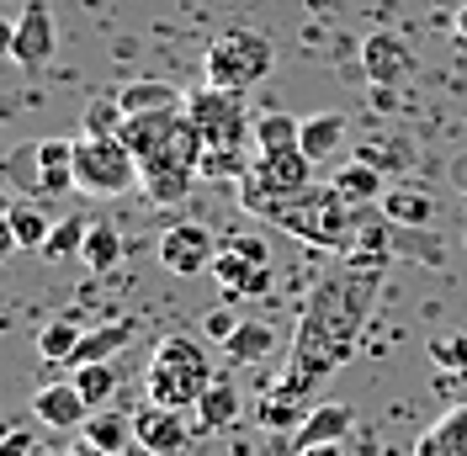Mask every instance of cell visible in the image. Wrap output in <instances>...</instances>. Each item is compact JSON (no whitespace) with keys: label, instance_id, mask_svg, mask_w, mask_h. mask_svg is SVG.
Segmentation results:
<instances>
[{"label":"cell","instance_id":"1f68e13d","mask_svg":"<svg viewBox=\"0 0 467 456\" xmlns=\"http://www.w3.org/2000/svg\"><path fill=\"white\" fill-rule=\"evenodd\" d=\"M192 186H197V171H144L139 181V192H144L154 207H175V202L192 197Z\"/></svg>","mask_w":467,"mask_h":456},{"label":"cell","instance_id":"7c38bea8","mask_svg":"<svg viewBox=\"0 0 467 456\" xmlns=\"http://www.w3.org/2000/svg\"><path fill=\"white\" fill-rule=\"evenodd\" d=\"M213 282L223 286L229 303H250V297H265L276 276H271V265H255V260H244L239 250H218V260H213Z\"/></svg>","mask_w":467,"mask_h":456},{"label":"cell","instance_id":"ab89813d","mask_svg":"<svg viewBox=\"0 0 467 456\" xmlns=\"http://www.w3.org/2000/svg\"><path fill=\"white\" fill-rule=\"evenodd\" d=\"M297 456H346V440H324V446H303Z\"/></svg>","mask_w":467,"mask_h":456},{"label":"cell","instance_id":"f546056e","mask_svg":"<svg viewBox=\"0 0 467 456\" xmlns=\"http://www.w3.org/2000/svg\"><path fill=\"white\" fill-rule=\"evenodd\" d=\"M122 122H128L122 96H117V90H101V96H90L86 112H80V133H90V139H117Z\"/></svg>","mask_w":467,"mask_h":456},{"label":"cell","instance_id":"603a6c76","mask_svg":"<svg viewBox=\"0 0 467 456\" xmlns=\"http://www.w3.org/2000/svg\"><path fill=\"white\" fill-rule=\"evenodd\" d=\"M122 96V112L139 117V112H181L186 107V96L171 86V80H133V86H117Z\"/></svg>","mask_w":467,"mask_h":456},{"label":"cell","instance_id":"e0dca14e","mask_svg":"<svg viewBox=\"0 0 467 456\" xmlns=\"http://www.w3.org/2000/svg\"><path fill=\"white\" fill-rule=\"evenodd\" d=\"M346 117L340 112H314L303 117V133H297V143H303V154L314 160V165H329L340 149H346Z\"/></svg>","mask_w":467,"mask_h":456},{"label":"cell","instance_id":"8d00e7d4","mask_svg":"<svg viewBox=\"0 0 467 456\" xmlns=\"http://www.w3.org/2000/svg\"><path fill=\"white\" fill-rule=\"evenodd\" d=\"M223 250H239V255L255 260V265H271V250H265V239H261V233H244V228L223 233Z\"/></svg>","mask_w":467,"mask_h":456},{"label":"cell","instance_id":"83f0119b","mask_svg":"<svg viewBox=\"0 0 467 456\" xmlns=\"http://www.w3.org/2000/svg\"><path fill=\"white\" fill-rule=\"evenodd\" d=\"M250 165H255V143H239V149H202V165H197V175L202 181H244L250 175Z\"/></svg>","mask_w":467,"mask_h":456},{"label":"cell","instance_id":"4dcf8cb0","mask_svg":"<svg viewBox=\"0 0 467 456\" xmlns=\"http://www.w3.org/2000/svg\"><path fill=\"white\" fill-rule=\"evenodd\" d=\"M356 160L378 165L382 175H409V165H414V143L409 139H367V143H356Z\"/></svg>","mask_w":467,"mask_h":456},{"label":"cell","instance_id":"3957f363","mask_svg":"<svg viewBox=\"0 0 467 456\" xmlns=\"http://www.w3.org/2000/svg\"><path fill=\"white\" fill-rule=\"evenodd\" d=\"M314 171H319V165L303 154V143H292V149H255L250 175L234 186V192H239V207H244L250 218L276 223V212L314 186Z\"/></svg>","mask_w":467,"mask_h":456},{"label":"cell","instance_id":"4316f807","mask_svg":"<svg viewBox=\"0 0 467 456\" xmlns=\"http://www.w3.org/2000/svg\"><path fill=\"white\" fill-rule=\"evenodd\" d=\"M86 440L96 446V451H128V440H133V414H117V409H96L86 420Z\"/></svg>","mask_w":467,"mask_h":456},{"label":"cell","instance_id":"6da1fadb","mask_svg":"<svg viewBox=\"0 0 467 456\" xmlns=\"http://www.w3.org/2000/svg\"><path fill=\"white\" fill-rule=\"evenodd\" d=\"M382 260H388L382 250H356L335 276H324L314 286V297L303 308V324H297V340H292V367L276 382V399L297 403L350 356V345H356L361 324L372 314V297H378V282H382Z\"/></svg>","mask_w":467,"mask_h":456},{"label":"cell","instance_id":"d6a6232c","mask_svg":"<svg viewBox=\"0 0 467 456\" xmlns=\"http://www.w3.org/2000/svg\"><path fill=\"white\" fill-rule=\"evenodd\" d=\"M69 377H75V388L86 393L90 414L112 403V393H117V367H112V361H90V367H75Z\"/></svg>","mask_w":467,"mask_h":456},{"label":"cell","instance_id":"74e56055","mask_svg":"<svg viewBox=\"0 0 467 456\" xmlns=\"http://www.w3.org/2000/svg\"><path fill=\"white\" fill-rule=\"evenodd\" d=\"M234 329H239V318H234L229 308H207V314H202V335H207V340L223 345V340L234 335Z\"/></svg>","mask_w":467,"mask_h":456},{"label":"cell","instance_id":"60d3db41","mask_svg":"<svg viewBox=\"0 0 467 456\" xmlns=\"http://www.w3.org/2000/svg\"><path fill=\"white\" fill-rule=\"evenodd\" d=\"M457 37L467 43V0H462V11H457Z\"/></svg>","mask_w":467,"mask_h":456},{"label":"cell","instance_id":"2e32d148","mask_svg":"<svg viewBox=\"0 0 467 456\" xmlns=\"http://www.w3.org/2000/svg\"><path fill=\"white\" fill-rule=\"evenodd\" d=\"M197 430H207V435H223V430L239 425V414H244V393H239V382L234 377H213V388H207L202 399H197Z\"/></svg>","mask_w":467,"mask_h":456},{"label":"cell","instance_id":"30bf717a","mask_svg":"<svg viewBox=\"0 0 467 456\" xmlns=\"http://www.w3.org/2000/svg\"><path fill=\"white\" fill-rule=\"evenodd\" d=\"M133 440H139L149 456H181L186 446H192V430H186V420H181V409L139 403V409H133Z\"/></svg>","mask_w":467,"mask_h":456},{"label":"cell","instance_id":"5bb4252c","mask_svg":"<svg viewBox=\"0 0 467 456\" xmlns=\"http://www.w3.org/2000/svg\"><path fill=\"white\" fill-rule=\"evenodd\" d=\"M58 218H43V207L32 202H11L5 218H0V250H22V255H43L48 233H54Z\"/></svg>","mask_w":467,"mask_h":456},{"label":"cell","instance_id":"8fae6325","mask_svg":"<svg viewBox=\"0 0 467 456\" xmlns=\"http://www.w3.org/2000/svg\"><path fill=\"white\" fill-rule=\"evenodd\" d=\"M32 414L43 420V430H80L90 420V403L75 388V377H54L32 393Z\"/></svg>","mask_w":467,"mask_h":456},{"label":"cell","instance_id":"d590c367","mask_svg":"<svg viewBox=\"0 0 467 456\" xmlns=\"http://www.w3.org/2000/svg\"><path fill=\"white\" fill-rule=\"evenodd\" d=\"M431 361L446 371H467V335H441V340H431Z\"/></svg>","mask_w":467,"mask_h":456},{"label":"cell","instance_id":"277c9868","mask_svg":"<svg viewBox=\"0 0 467 456\" xmlns=\"http://www.w3.org/2000/svg\"><path fill=\"white\" fill-rule=\"evenodd\" d=\"M356 218H361V207H350L340 192H335V181H314L303 197H292L282 212H276V228L292 233V239H303L308 250H346L350 239H356Z\"/></svg>","mask_w":467,"mask_h":456},{"label":"cell","instance_id":"f35d334b","mask_svg":"<svg viewBox=\"0 0 467 456\" xmlns=\"http://www.w3.org/2000/svg\"><path fill=\"white\" fill-rule=\"evenodd\" d=\"M32 451H37L32 430H22V425H11V430H5V440H0V456H32Z\"/></svg>","mask_w":467,"mask_h":456},{"label":"cell","instance_id":"4fadbf2b","mask_svg":"<svg viewBox=\"0 0 467 456\" xmlns=\"http://www.w3.org/2000/svg\"><path fill=\"white\" fill-rule=\"evenodd\" d=\"M361 75H367L372 86H399V80L414 75V54L404 48V37L372 32V37L361 43Z\"/></svg>","mask_w":467,"mask_h":456},{"label":"cell","instance_id":"5b68a950","mask_svg":"<svg viewBox=\"0 0 467 456\" xmlns=\"http://www.w3.org/2000/svg\"><path fill=\"white\" fill-rule=\"evenodd\" d=\"M271 69H276V48H271V37L255 32V27H223L202 54L207 86L239 90V96L255 90L261 80H271Z\"/></svg>","mask_w":467,"mask_h":456},{"label":"cell","instance_id":"cb8c5ba5","mask_svg":"<svg viewBox=\"0 0 467 456\" xmlns=\"http://www.w3.org/2000/svg\"><path fill=\"white\" fill-rule=\"evenodd\" d=\"M382 218L399 228H425L436 218V202L425 197L420 186H388V197H382Z\"/></svg>","mask_w":467,"mask_h":456},{"label":"cell","instance_id":"52a82bcc","mask_svg":"<svg viewBox=\"0 0 467 456\" xmlns=\"http://www.w3.org/2000/svg\"><path fill=\"white\" fill-rule=\"evenodd\" d=\"M186 117L192 128L202 133L207 149H239V143H255V117L244 107L239 90H218V86H202L186 96Z\"/></svg>","mask_w":467,"mask_h":456},{"label":"cell","instance_id":"7402d4cb","mask_svg":"<svg viewBox=\"0 0 467 456\" xmlns=\"http://www.w3.org/2000/svg\"><path fill=\"white\" fill-rule=\"evenodd\" d=\"M181 112H186V107H181ZM181 112H139V117H128V122H122V133H117V139L128 143L139 160H149V154H154V149L175 133Z\"/></svg>","mask_w":467,"mask_h":456},{"label":"cell","instance_id":"484cf974","mask_svg":"<svg viewBox=\"0 0 467 456\" xmlns=\"http://www.w3.org/2000/svg\"><path fill=\"white\" fill-rule=\"evenodd\" d=\"M128 255V239H122V228L117 223H90L86 233V271H96V276H107V271H117V260Z\"/></svg>","mask_w":467,"mask_h":456},{"label":"cell","instance_id":"d4e9b609","mask_svg":"<svg viewBox=\"0 0 467 456\" xmlns=\"http://www.w3.org/2000/svg\"><path fill=\"white\" fill-rule=\"evenodd\" d=\"M271 345H276V329H271V324H255V318H244L229 340H223V361H229V367H250V361L271 356Z\"/></svg>","mask_w":467,"mask_h":456},{"label":"cell","instance_id":"9a60e30c","mask_svg":"<svg viewBox=\"0 0 467 456\" xmlns=\"http://www.w3.org/2000/svg\"><path fill=\"white\" fill-rule=\"evenodd\" d=\"M32 186L43 192V197H64V192H75V139H43L32 143Z\"/></svg>","mask_w":467,"mask_h":456},{"label":"cell","instance_id":"b9f144b4","mask_svg":"<svg viewBox=\"0 0 467 456\" xmlns=\"http://www.w3.org/2000/svg\"><path fill=\"white\" fill-rule=\"evenodd\" d=\"M69 456H107V451H96L90 440H80V451H69Z\"/></svg>","mask_w":467,"mask_h":456},{"label":"cell","instance_id":"7a4b0ae2","mask_svg":"<svg viewBox=\"0 0 467 456\" xmlns=\"http://www.w3.org/2000/svg\"><path fill=\"white\" fill-rule=\"evenodd\" d=\"M213 350L192 335H165L149 356V371H144V393L149 403H165V409H197L207 388H213Z\"/></svg>","mask_w":467,"mask_h":456},{"label":"cell","instance_id":"9c48e42d","mask_svg":"<svg viewBox=\"0 0 467 456\" xmlns=\"http://www.w3.org/2000/svg\"><path fill=\"white\" fill-rule=\"evenodd\" d=\"M58 48V32H54V11L43 5V0H32L27 11L16 16V27H11V43H5V54L16 58L22 69H43Z\"/></svg>","mask_w":467,"mask_h":456},{"label":"cell","instance_id":"ba28073f","mask_svg":"<svg viewBox=\"0 0 467 456\" xmlns=\"http://www.w3.org/2000/svg\"><path fill=\"white\" fill-rule=\"evenodd\" d=\"M218 250H223V239L207 223H171L160 233V244H154V255H160V265L171 276H202V271H213Z\"/></svg>","mask_w":467,"mask_h":456},{"label":"cell","instance_id":"836d02e7","mask_svg":"<svg viewBox=\"0 0 467 456\" xmlns=\"http://www.w3.org/2000/svg\"><path fill=\"white\" fill-rule=\"evenodd\" d=\"M86 233H90L86 218H58L48 244H43V260H80L86 255Z\"/></svg>","mask_w":467,"mask_h":456},{"label":"cell","instance_id":"44dd1931","mask_svg":"<svg viewBox=\"0 0 467 456\" xmlns=\"http://www.w3.org/2000/svg\"><path fill=\"white\" fill-rule=\"evenodd\" d=\"M329 181H335V192H340L350 207H372V202L388 197V175H382L378 165H367V160L340 165V175H329Z\"/></svg>","mask_w":467,"mask_h":456},{"label":"cell","instance_id":"ee69618b","mask_svg":"<svg viewBox=\"0 0 467 456\" xmlns=\"http://www.w3.org/2000/svg\"><path fill=\"white\" fill-rule=\"evenodd\" d=\"M32 456H48V451H43V446H37V451H32Z\"/></svg>","mask_w":467,"mask_h":456},{"label":"cell","instance_id":"ac0fdd59","mask_svg":"<svg viewBox=\"0 0 467 456\" xmlns=\"http://www.w3.org/2000/svg\"><path fill=\"white\" fill-rule=\"evenodd\" d=\"M350 425H356L350 403H319V409L303 414V425L292 430V435H297V451H303V446H324V440H346Z\"/></svg>","mask_w":467,"mask_h":456},{"label":"cell","instance_id":"8992f818","mask_svg":"<svg viewBox=\"0 0 467 456\" xmlns=\"http://www.w3.org/2000/svg\"><path fill=\"white\" fill-rule=\"evenodd\" d=\"M139 181H144V165L122 139H90V133L75 139V192L128 197V192H139Z\"/></svg>","mask_w":467,"mask_h":456},{"label":"cell","instance_id":"d6986e66","mask_svg":"<svg viewBox=\"0 0 467 456\" xmlns=\"http://www.w3.org/2000/svg\"><path fill=\"white\" fill-rule=\"evenodd\" d=\"M414 456H467V403L446 409L436 425L414 440Z\"/></svg>","mask_w":467,"mask_h":456},{"label":"cell","instance_id":"7bdbcfd3","mask_svg":"<svg viewBox=\"0 0 467 456\" xmlns=\"http://www.w3.org/2000/svg\"><path fill=\"white\" fill-rule=\"evenodd\" d=\"M457 181H462V192H467V165H462V171H457Z\"/></svg>","mask_w":467,"mask_h":456},{"label":"cell","instance_id":"ffe728a7","mask_svg":"<svg viewBox=\"0 0 467 456\" xmlns=\"http://www.w3.org/2000/svg\"><path fill=\"white\" fill-rule=\"evenodd\" d=\"M139 335V318H112V324H101V329H86V340L75 345V361H69V371L75 367H90V361H112L122 345Z\"/></svg>","mask_w":467,"mask_h":456},{"label":"cell","instance_id":"e575fe53","mask_svg":"<svg viewBox=\"0 0 467 456\" xmlns=\"http://www.w3.org/2000/svg\"><path fill=\"white\" fill-rule=\"evenodd\" d=\"M297 133H303V117H287V112L255 117V149H292Z\"/></svg>","mask_w":467,"mask_h":456},{"label":"cell","instance_id":"f1b7e54d","mask_svg":"<svg viewBox=\"0 0 467 456\" xmlns=\"http://www.w3.org/2000/svg\"><path fill=\"white\" fill-rule=\"evenodd\" d=\"M80 340H86V329H80L75 318H54V324H43V329H37V356H43L48 367H69Z\"/></svg>","mask_w":467,"mask_h":456}]
</instances>
